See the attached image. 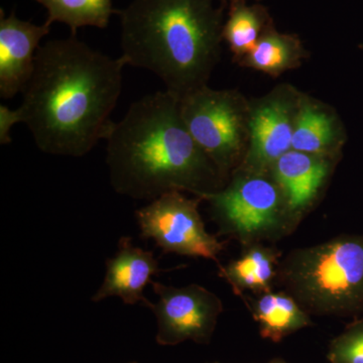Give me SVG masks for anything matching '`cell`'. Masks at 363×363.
Listing matches in <instances>:
<instances>
[{
	"mask_svg": "<svg viewBox=\"0 0 363 363\" xmlns=\"http://www.w3.org/2000/svg\"><path fill=\"white\" fill-rule=\"evenodd\" d=\"M123 57L111 58L76 35L48 40L14 109L45 154L80 157L105 140L123 90Z\"/></svg>",
	"mask_w": 363,
	"mask_h": 363,
	"instance_id": "obj_1",
	"label": "cell"
},
{
	"mask_svg": "<svg viewBox=\"0 0 363 363\" xmlns=\"http://www.w3.org/2000/svg\"><path fill=\"white\" fill-rule=\"evenodd\" d=\"M105 140L117 194L152 201L166 193L188 191L203 199L224 187L225 179L189 133L180 99L168 91L131 104Z\"/></svg>",
	"mask_w": 363,
	"mask_h": 363,
	"instance_id": "obj_2",
	"label": "cell"
},
{
	"mask_svg": "<svg viewBox=\"0 0 363 363\" xmlns=\"http://www.w3.org/2000/svg\"><path fill=\"white\" fill-rule=\"evenodd\" d=\"M224 9L215 0H133L117 11L121 57L182 99L208 85L220 61Z\"/></svg>",
	"mask_w": 363,
	"mask_h": 363,
	"instance_id": "obj_3",
	"label": "cell"
},
{
	"mask_svg": "<svg viewBox=\"0 0 363 363\" xmlns=\"http://www.w3.org/2000/svg\"><path fill=\"white\" fill-rule=\"evenodd\" d=\"M289 285L317 312L363 313V236H341L300 250L289 259Z\"/></svg>",
	"mask_w": 363,
	"mask_h": 363,
	"instance_id": "obj_4",
	"label": "cell"
},
{
	"mask_svg": "<svg viewBox=\"0 0 363 363\" xmlns=\"http://www.w3.org/2000/svg\"><path fill=\"white\" fill-rule=\"evenodd\" d=\"M180 102L189 133L225 179L240 166L247 152L250 100L238 90L206 85Z\"/></svg>",
	"mask_w": 363,
	"mask_h": 363,
	"instance_id": "obj_5",
	"label": "cell"
},
{
	"mask_svg": "<svg viewBox=\"0 0 363 363\" xmlns=\"http://www.w3.org/2000/svg\"><path fill=\"white\" fill-rule=\"evenodd\" d=\"M199 201L180 191L160 196L135 212L140 236L154 240L164 252L217 262L223 245L205 229Z\"/></svg>",
	"mask_w": 363,
	"mask_h": 363,
	"instance_id": "obj_6",
	"label": "cell"
},
{
	"mask_svg": "<svg viewBox=\"0 0 363 363\" xmlns=\"http://www.w3.org/2000/svg\"><path fill=\"white\" fill-rule=\"evenodd\" d=\"M302 94L295 86L281 84L250 100L247 149L235 171L269 174L279 157L292 150Z\"/></svg>",
	"mask_w": 363,
	"mask_h": 363,
	"instance_id": "obj_7",
	"label": "cell"
},
{
	"mask_svg": "<svg viewBox=\"0 0 363 363\" xmlns=\"http://www.w3.org/2000/svg\"><path fill=\"white\" fill-rule=\"evenodd\" d=\"M267 174L234 171L233 181L203 199L211 203L222 223L240 235L259 233L277 225L285 197L277 182Z\"/></svg>",
	"mask_w": 363,
	"mask_h": 363,
	"instance_id": "obj_8",
	"label": "cell"
},
{
	"mask_svg": "<svg viewBox=\"0 0 363 363\" xmlns=\"http://www.w3.org/2000/svg\"><path fill=\"white\" fill-rule=\"evenodd\" d=\"M159 300L147 301L145 307L154 313L157 322V341L174 344L186 339L206 338L213 330L222 303L217 296L201 286L176 288L152 281Z\"/></svg>",
	"mask_w": 363,
	"mask_h": 363,
	"instance_id": "obj_9",
	"label": "cell"
},
{
	"mask_svg": "<svg viewBox=\"0 0 363 363\" xmlns=\"http://www.w3.org/2000/svg\"><path fill=\"white\" fill-rule=\"evenodd\" d=\"M51 26L21 21L16 13L0 18V96L11 99L23 93L32 77L40 40Z\"/></svg>",
	"mask_w": 363,
	"mask_h": 363,
	"instance_id": "obj_10",
	"label": "cell"
},
{
	"mask_svg": "<svg viewBox=\"0 0 363 363\" xmlns=\"http://www.w3.org/2000/svg\"><path fill=\"white\" fill-rule=\"evenodd\" d=\"M160 272L154 253L135 247L130 238H121L116 255L107 259L104 284L91 300L101 302L106 298L118 297L126 305L138 302L145 305L149 300L143 291Z\"/></svg>",
	"mask_w": 363,
	"mask_h": 363,
	"instance_id": "obj_11",
	"label": "cell"
},
{
	"mask_svg": "<svg viewBox=\"0 0 363 363\" xmlns=\"http://www.w3.org/2000/svg\"><path fill=\"white\" fill-rule=\"evenodd\" d=\"M335 161L295 150L279 157L269 174L281 188L289 211L298 213L312 204Z\"/></svg>",
	"mask_w": 363,
	"mask_h": 363,
	"instance_id": "obj_12",
	"label": "cell"
},
{
	"mask_svg": "<svg viewBox=\"0 0 363 363\" xmlns=\"http://www.w3.org/2000/svg\"><path fill=\"white\" fill-rule=\"evenodd\" d=\"M346 131L337 112L304 93L301 97L292 150L336 160L346 143Z\"/></svg>",
	"mask_w": 363,
	"mask_h": 363,
	"instance_id": "obj_13",
	"label": "cell"
},
{
	"mask_svg": "<svg viewBox=\"0 0 363 363\" xmlns=\"http://www.w3.org/2000/svg\"><path fill=\"white\" fill-rule=\"evenodd\" d=\"M307 57L308 52L297 35L279 33L272 25L238 64L279 77L285 72L298 68Z\"/></svg>",
	"mask_w": 363,
	"mask_h": 363,
	"instance_id": "obj_14",
	"label": "cell"
},
{
	"mask_svg": "<svg viewBox=\"0 0 363 363\" xmlns=\"http://www.w3.org/2000/svg\"><path fill=\"white\" fill-rule=\"evenodd\" d=\"M271 14L262 4H248L247 0H229V11L223 26V40L240 62L252 51L269 26Z\"/></svg>",
	"mask_w": 363,
	"mask_h": 363,
	"instance_id": "obj_15",
	"label": "cell"
},
{
	"mask_svg": "<svg viewBox=\"0 0 363 363\" xmlns=\"http://www.w3.org/2000/svg\"><path fill=\"white\" fill-rule=\"evenodd\" d=\"M255 310L262 335L272 340H279L310 323L302 308L285 294H266L257 301Z\"/></svg>",
	"mask_w": 363,
	"mask_h": 363,
	"instance_id": "obj_16",
	"label": "cell"
},
{
	"mask_svg": "<svg viewBox=\"0 0 363 363\" xmlns=\"http://www.w3.org/2000/svg\"><path fill=\"white\" fill-rule=\"evenodd\" d=\"M48 11L45 23L49 26L59 21L71 28L76 35L82 26L105 28L108 26L112 13V0H37Z\"/></svg>",
	"mask_w": 363,
	"mask_h": 363,
	"instance_id": "obj_17",
	"label": "cell"
},
{
	"mask_svg": "<svg viewBox=\"0 0 363 363\" xmlns=\"http://www.w3.org/2000/svg\"><path fill=\"white\" fill-rule=\"evenodd\" d=\"M276 257L269 250L253 247L221 267L220 274L235 291H266L274 276Z\"/></svg>",
	"mask_w": 363,
	"mask_h": 363,
	"instance_id": "obj_18",
	"label": "cell"
},
{
	"mask_svg": "<svg viewBox=\"0 0 363 363\" xmlns=\"http://www.w3.org/2000/svg\"><path fill=\"white\" fill-rule=\"evenodd\" d=\"M329 358L332 363H363V320L334 340Z\"/></svg>",
	"mask_w": 363,
	"mask_h": 363,
	"instance_id": "obj_19",
	"label": "cell"
},
{
	"mask_svg": "<svg viewBox=\"0 0 363 363\" xmlns=\"http://www.w3.org/2000/svg\"><path fill=\"white\" fill-rule=\"evenodd\" d=\"M18 123L16 112L6 105H0V143L7 145L11 143V130L14 124Z\"/></svg>",
	"mask_w": 363,
	"mask_h": 363,
	"instance_id": "obj_20",
	"label": "cell"
},
{
	"mask_svg": "<svg viewBox=\"0 0 363 363\" xmlns=\"http://www.w3.org/2000/svg\"><path fill=\"white\" fill-rule=\"evenodd\" d=\"M221 4H223V6H226L227 0H220ZM257 1H260V0H257Z\"/></svg>",
	"mask_w": 363,
	"mask_h": 363,
	"instance_id": "obj_21",
	"label": "cell"
},
{
	"mask_svg": "<svg viewBox=\"0 0 363 363\" xmlns=\"http://www.w3.org/2000/svg\"><path fill=\"white\" fill-rule=\"evenodd\" d=\"M360 48H362V49H363V45H360Z\"/></svg>",
	"mask_w": 363,
	"mask_h": 363,
	"instance_id": "obj_22",
	"label": "cell"
},
{
	"mask_svg": "<svg viewBox=\"0 0 363 363\" xmlns=\"http://www.w3.org/2000/svg\"><path fill=\"white\" fill-rule=\"evenodd\" d=\"M362 320H363V319H362Z\"/></svg>",
	"mask_w": 363,
	"mask_h": 363,
	"instance_id": "obj_23",
	"label": "cell"
}]
</instances>
